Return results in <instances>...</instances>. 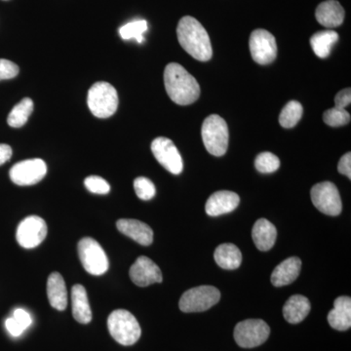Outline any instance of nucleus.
Here are the masks:
<instances>
[{"instance_id":"9d476101","label":"nucleus","mask_w":351,"mask_h":351,"mask_svg":"<svg viewBox=\"0 0 351 351\" xmlns=\"http://www.w3.org/2000/svg\"><path fill=\"white\" fill-rule=\"evenodd\" d=\"M47 225L38 216L27 217L18 226L16 239L21 247L34 249L43 243L47 235Z\"/></svg>"},{"instance_id":"a211bd4d","label":"nucleus","mask_w":351,"mask_h":351,"mask_svg":"<svg viewBox=\"0 0 351 351\" xmlns=\"http://www.w3.org/2000/svg\"><path fill=\"white\" fill-rule=\"evenodd\" d=\"M302 261L297 257L288 258L279 263L271 274V283L276 287H282L294 282L300 276Z\"/></svg>"},{"instance_id":"4468645a","label":"nucleus","mask_w":351,"mask_h":351,"mask_svg":"<svg viewBox=\"0 0 351 351\" xmlns=\"http://www.w3.org/2000/svg\"><path fill=\"white\" fill-rule=\"evenodd\" d=\"M129 276L132 282L138 287H147L154 283H161L163 279L158 265L145 256H141L132 265Z\"/></svg>"},{"instance_id":"bb28decb","label":"nucleus","mask_w":351,"mask_h":351,"mask_svg":"<svg viewBox=\"0 0 351 351\" xmlns=\"http://www.w3.org/2000/svg\"><path fill=\"white\" fill-rule=\"evenodd\" d=\"M302 106L299 101H290L279 115V123L284 128H293L302 119Z\"/></svg>"},{"instance_id":"6ab92c4d","label":"nucleus","mask_w":351,"mask_h":351,"mask_svg":"<svg viewBox=\"0 0 351 351\" xmlns=\"http://www.w3.org/2000/svg\"><path fill=\"white\" fill-rule=\"evenodd\" d=\"M330 326L338 331H346L351 327V299L339 297L334 302V308L328 314Z\"/></svg>"},{"instance_id":"ddd939ff","label":"nucleus","mask_w":351,"mask_h":351,"mask_svg":"<svg viewBox=\"0 0 351 351\" xmlns=\"http://www.w3.org/2000/svg\"><path fill=\"white\" fill-rule=\"evenodd\" d=\"M152 152L161 165L174 175L181 174L184 163L181 154L174 143L168 138L159 137L154 140Z\"/></svg>"},{"instance_id":"7c9ffc66","label":"nucleus","mask_w":351,"mask_h":351,"mask_svg":"<svg viewBox=\"0 0 351 351\" xmlns=\"http://www.w3.org/2000/svg\"><path fill=\"white\" fill-rule=\"evenodd\" d=\"M134 189L138 197L145 201L152 199L156 193L154 182L145 177H138L134 181Z\"/></svg>"},{"instance_id":"2eb2a0df","label":"nucleus","mask_w":351,"mask_h":351,"mask_svg":"<svg viewBox=\"0 0 351 351\" xmlns=\"http://www.w3.org/2000/svg\"><path fill=\"white\" fill-rule=\"evenodd\" d=\"M240 198L233 191H217L210 196L205 205L208 216L218 217L230 213L239 207Z\"/></svg>"},{"instance_id":"b1692460","label":"nucleus","mask_w":351,"mask_h":351,"mask_svg":"<svg viewBox=\"0 0 351 351\" xmlns=\"http://www.w3.org/2000/svg\"><path fill=\"white\" fill-rule=\"evenodd\" d=\"M214 258L219 267L223 269H239L242 263V254L234 244L219 245L215 250Z\"/></svg>"},{"instance_id":"f03ea898","label":"nucleus","mask_w":351,"mask_h":351,"mask_svg":"<svg viewBox=\"0 0 351 351\" xmlns=\"http://www.w3.org/2000/svg\"><path fill=\"white\" fill-rule=\"evenodd\" d=\"M164 84L171 100L180 106L195 103L200 96L197 80L180 64L171 63L164 71Z\"/></svg>"},{"instance_id":"c85d7f7f","label":"nucleus","mask_w":351,"mask_h":351,"mask_svg":"<svg viewBox=\"0 0 351 351\" xmlns=\"http://www.w3.org/2000/svg\"><path fill=\"white\" fill-rule=\"evenodd\" d=\"M255 167L263 174L276 172L280 167V160L271 152H262L256 157Z\"/></svg>"},{"instance_id":"f3484780","label":"nucleus","mask_w":351,"mask_h":351,"mask_svg":"<svg viewBox=\"0 0 351 351\" xmlns=\"http://www.w3.org/2000/svg\"><path fill=\"white\" fill-rule=\"evenodd\" d=\"M345 10L337 0H326L318 5L315 11L317 22L328 29L339 27L345 20Z\"/></svg>"},{"instance_id":"aec40b11","label":"nucleus","mask_w":351,"mask_h":351,"mask_svg":"<svg viewBox=\"0 0 351 351\" xmlns=\"http://www.w3.org/2000/svg\"><path fill=\"white\" fill-rule=\"evenodd\" d=\"M47 297L51 306L63 311L68 306V291L63 276L59 272H53L48 277Z\"/></svg>"},{"instance_id":"473e14b6","label":"nucleus","mask_w":351,"mask_h":351,"mask_svg":"<svg viewBox=\"0 0 351 351\" xmlns=\"http://www.w3.org/2000/svg\"><path fill=\"white\" fill-rule=\"evenodd\" d=\"M19 73V66L9 60L0 59V82L12 80Z\"/></svg>"},{"instance_id":"cd10ccee","label":"nucleus","mask_w":351,"mask_h":351,"mask_svg":"<svg viewBox=\"0 0 351 351\" xmlns=\"http://www.w3.org/2000/svg\"><path fill=\"white\" fill-rule=\"evenodd\" d=\"M147 31V23L145 20L133 21L120 27L119 34L124 40L136 39L138 43H144V34Z\"/></svg>"},{"instance_id":"f257e3e1","label":"nucleus","mask_w":351,"mask_h":351,"mask_svg":"<svg viewBox=\"0 0 351 351\" xmlns=\"http://www.w3.org/2000/svg\"><path fill=\"white\" fill-rule=\"evenodd\" d=\"M178 40L182 49L200 62H207L213 56L211 40L206 29L195 18L186 16L177 27Z\"/></svg>"},{"instance_id":"20e7f679","label":"nucleus","mask_w":351,"mask_h":351,"mask_svg":"<svg viewBox=\"0 0 351 351\" xmlns=\"http://www.w3.org/2000/svg\"><path fill=\"white\" fill-rule=\"evenodd\" d=\"M88 107L98 119L112 117L119 108V95L108 82H97L90 88L87 97Z\"/></svg>"},{"instance_id":"4c0bfd02","label":"nucleus","mask_w":351,"mask_h":351,"mask_svg":"<svg viewBox=\"0 0 351 351\" xmlns=\"http://www.w3.org/2000/svg\"><path fill=\"white\" fill-rule=\"evenodd\" d=\"M12 156V149L10 145L0 144V165H3L7 161L10 160Z\"/></svg>"},{"instance_id":"2f4dec72","label":"nucleus","mask_w":351,"mask_h":351,"mask_svg":"<svg viewBox=\"0 0 351 351\" xmlns=\"http://www.w3.org/2000/svg\"><path fill=\"white\" fill-rule=\"evenodd\" d=\"M85 186L90 193L96 195H108L110 191L108 182L99 176H90L84 181Z\"/></svg>"},{"instance_id":"72a5a7b5","label":"nucleus","mask_w":351,"mask_h":351,"mask_svg":"<svg viewBox=\"0 0 351 351\" xmlns=\"http://www.w3.org/2000/svg\"><path fill=\"white\" fill-rule=\"evenodd\" d=\"M351 103V90L350 88L348 89L341 90L335 97V108L345 110L348 106Z\"/></svg>"},{"instance_id":"a878e982","label":"nucleus","mask_w":351,"mask_h":351,"mask_svg":"<svg viewBox=\"0 0 351 351\" xmlns=\"http://www.w3.org/2000/svg\"><path fill=\"white\" fill-rule=\"evenodd\" d=\"M32 112H34V101L29 98L23 99L9 113L8 119H7L8 125L13 128H20V127L24 126Z\"/></svg>"},{"instance_id":"1a4fd4ad","label":"nucleus","mask_w":351,"mask_h":351,"mask_svg":"<svg viewBox=\"0 0 351 351\" xmlns=\"http://www.w3.org/2000/svg\"><path fill=\"white\" fill-rule=\"evenodd\" d=\"M314 206L328 216H339L341 212V199L338 188L331 182L315 184L311 191Z\"/></svg>"},{"instance_id":"393cba45","label":"nucleus","mask_w":351,"mask_h":351,"mask_svg":"<svg viewBox=\"0 0 351 351\" xmlns=\"http://www.w3.org/2000/svg\"><path fill=\"white\" fill-rule=\"evenodd\" d=\"M339 40V34L336 32L322 31L316 32L311 38V45L316 56L325 59L331 54L332 46Z\"/></svg>"},{"instance_id":"39448f33","label":"nucleus","mask_w":351,"mask_h":351,"mask_svg":"<svg viewBox=\"0 0 351 351\" xmlns=\"http://www.w3.org/2000/svg\"><path fill=\"white\" fill-rule=\"evenodd\" d=\"M203 143L207 152L215 156H225L228 147V127L226 120L212 114L204 120L201 129Z\"/></svg>"},{"instance_id":"c9c22d12","label":"nucleus","mask_w":351,"mask_h":351,"mask_svg":"<svg viewBox=\"0 0 351 351\" xmlns=\"http://www.w3.org/2000/svg\"><path fill=\"white\" fill-rule=\"evenodd\" d=\"M338 170L341 174L346 176L348 179H351V154L348 152L341 157L339 161Z\"/></svg>"},{"instance_id":"6e6552de","label":"nucleus","mask_w":351,"mask_h":351,"mask_svg":"<svg viewBox=\"0 0 351 351\" xmlns=\"http://www.w3.org/2000/svg\"><path fill=\"white\" fill-rule=\"evenodd\" d=\"M269 325L261 319L241 321L235 326L234 339L237 345L243 348H253L263 345L269 339Z\"/></svg>"},{"instance_id":"412c9836","label":"nucleus","mask_w":351,"mask_h":351,"mask_svg":"<svg viewBox=\"0 0 351 351\" xmlns=\"http://www.w3.org/2000/svg\"><path fill=\"white\" fill-rule=\"evenodd\" d=\"M277 230L267 219H258L252 230V239L260 251H269L276 244Z\"/></svg>"},{"instance_id":"9b49d317","label":"nucleus","mask_w":351,"mask_h":351,"mask_svg":"<svg viewBox=\"0 0 351 351\" xmlns=\"http://www.w3.org/2000/svg\"><path fill=\"white\" fill-rule=\"evenodd\" d=\"M47 173V166L43 159L34 158L16 163L10 169L11 181L17 186H32L43 181Z\"/></svg>"},{"instance_id":"e433bc0d","label":"nucleus","mask_w":351,"mask_h":351,"mask_svg":"<svg viewBox=\"0 0 351 351\" xmlns=\"http://www.w3.org/2000/svg\"><path fill=\"white\" fill-rule=\"evenodd\" d=\"M7 331L13 337H20L25 331L22 326L13 317L8 318L5 322Z\"/></svg>"},{"instance_id":"423d86ee","label":"nucleus","mask_w":351,"mask_h":351,"mask_svg":"<svg viewBox=\"0 0 351 351\" xmlns=\"http://www.w3.org/2000/svg\"><path fill=\"white\" fill-rule=\"evenodd\" d=\"M78 255L83 267L92 276H101L108 271L110 263L100 244L91 237H84L78 243Z\"/></svg>"},{"instance_id":"f8f14e48","label":"nucleus","mask_w":351,"mask_h":351,"mask_svg":"<svg viewBox=\"0 0 351 351\" xmlns=\"http://www.w3.org/2000/svg\"><path fill=\"white\" fill-rule=\"evenodd\" d=\"M252 58L256 63L269 64L276 60L277 56V44L276 38L265 29H255L251 34L249 41Z\"/></svg>"},{"instance_id":"0eeeda50","label":"nucleus","mask_w":351,"mask_h":351,"mask_svg":"<svg viewBox=\"0 0 351 351\" xmlns=\"http://www.w3.org/2000/svg\"><path fill=\"white\" fill-rule=\"evenodd\" d=\"M221 293L213 286H199L184 292L179 306L182 313H202L218 304Z\"/></svg>"},{"instance_id":"f704fd0d","label":"nucleus","mask_w":351,"mask_h":351,"mask_svg":"<svg viewBox=\"0 0 351 351\" xmlns=\"http://www.w3.org/2000/svg\"><path fill=\"white\" fill-rule=\"evenodd\" d=\"M12 317L17 321L18 323L22 326L23 329H27L31 326L32 323V316L29 313L23 308H17L14 311Z\"/></svg>"},{"instance_id":"c756f323","label":"nucleus","mask_w":351,"mask_h":351,"mask_svg":"<svg viewBox=\"0 0 351 351\" xmlns=\"http://www.w3.org/2000/svg\"><path fill=\"white\" fill-rule=\"evenodd\" d=\"M323 120L327 125L339 127L346 125L350 122V114L348 110L332 108L326 110L323 114Z\"/></svg>"},{"instance_id":"5701e85b","label":"nucleus","mask_w":351,"mask_h":351,"mask_svg":"<svg viewBox=\"0 0 351 351\" xmlns=\"http://www.w3.org/2000/svg\"><path fill=\"white\" fill-rule=\"evenodd\" d=\"M311 311V302L302 295H295L289 298L283 307V316L291 324H298L306 319Z\"/></svg>"},{"instance_id":"7ed1b4c3","label":"nucleus","mask_w":351,"mask_h":351,"mask_svg":"<svg viewBox=\"0 0 351 351\" xmlns=\"http://www.w3.org/2000/svg\"><path fill=\"white\" fill-rule=\"evenodd\" d=\"M108 328L110 336L122 346H133L142 334L135 316L124 309H117L110 314Z\"/></svg>"},{"instance_id":"dca6fc26","label":"nucleus","mask_w":351,"mask_h":351,"mask_svg":"<svg viewBox=\"0 0 351 351\" xmlns=\"http://www.w3.org/2000/svg\"><path fill=\"white\" fill-rule=\"evenodd\" d=\"M117 226L120 232L143 246H149L154 241V232L151 226L138 219H119Z\"/></svg>"},{"instance_id":"4be33fe9","label":"nucleus","mask_w":351,"mask_h":351,"mask_svg":"<svg viewBox=\"0 0 351 351\" xmlns=\"http://www.w3.org/2000/svg\"><path fill=\"white\" fill-rule=\"evenodd\" d=\"M71 308L73 315L77 322L88 324L92 320V311L90 308L86 290L80 284H76L71 289Z\"/></svg>"}]
</instances>
